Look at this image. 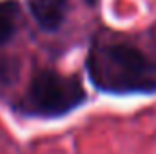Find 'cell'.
<instances>
[{
    "instance_id": "cell-1",
    "label": "cell",
    "mask_w": 156,
    "mask_h": 154,
    "mask_svg": "<svg viewBox=\"0 0 156 154\" xmlns=\"http://www.w3.org/2000/svg\"><path fill=\"white\" fill-rule=\"evenodd\" d=\"M87 71L93 83L109 93H134L156 87V67L129 44H102L91 49Z\"/></svg>"
},
{
    "instance_id": "cell-2",
    "label": "cell",
    "mask_w": 156,
    "mask_h": 154,
    "mask_svg": "<svg viewBox=\"0 0 156 154\" xmlns=\"http://www.w3.org/2000/svg\"><path fill=\"white\" fill-rule=\"evenodd\" d=\"M85 100V89L76 76H66L55 71L37 73L22 100L27 114L55 118L76 109Z\"/></svg>"
},
{
    "instance_id": "cell-3",
    "label": "cell",
    "mask_w": 156,
    "mask_h": 154,
    "mask_svg": "<svg viewBox=\"0 0 156 154\" xmlns=\"http://www.w3.org/2000/svg\"><path fill=\"white\" fill-rule=\"evenodd\" d=\"M29 11L40 29L53 33L64 24L67 0H29Z\"/></svg>"
},
{
    "instance_id": "cell-4",
    "label": "cell",
    "mask_w": 156,
    "mask_h": 154,
    "mask_svg": "<svg viewBox=\"0 0 156 154\" xmlns=\"http://www.w3.org/2000/svg\"><path fill=\"white\" fill-rule=\"evenodd\" d=\"M18 4L13 0L0 2V45L7 44L16 33Z\"/></svg>"
},
{
    "instance_id": "cell-5",
    "label": "cell",
    "mask_w": 156,
    "mask_h": 154,
    "mask_svg": "<svg viewBox=\"0 0 156 154\" xmlns=\"http://www.w3.org/2000/svg\"><path fill=\"white\" fill-rule=\"evenodd\" d=\"M85 2H87V4H91V5H94V4H96L98 0H85Z\"/></svg>"
}]
</instances>
